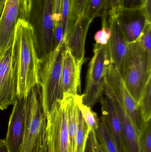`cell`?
Here are the masks:
<instances>
[{
	"label": "cell",
	"mask_w": 151,
	"mask_h": 152,
	"mask_svg": "<svg viewBox=\"0 0 151 152\" xmlns=\"http://www.w3.org/2000/svg\"><path fill=\"white\" fill-rule=\"evenodd\" d=\"M13 48L17 96L20 99L25 97L33 88L39 85L40 60L35 49L33 28L25 20L19 19L17 23Z\"/></svg>",
	"instance_id": "6da1fadb"
},
{
	"label": "cell",
	"mask_w": 151,
	"mask_h": 152,
	"mask_svg": "<svg viewBox=\"0 0 151 152\" xmlns=\"http://www.w3.org/2000/svg\"><path fill=\"white\" fill-rule=\"evenodd\" d=\"M26 20L33 28L36 53L41 59L55 49L53 0H27Z\"/></svg>",
	"instance_id": "7a4b0ae2"
},
{
	"label": "cell",
	"mask_w": 151,
	"mask_h": 152,
	"mask_svg": "<svg viewBox=\"0 0 151 152\" xmlns=\"http://www.w3.org/2000/svg\"><path fill=\"white\" fill-rule=\"evenodd\" d=\"M65 48L64 42L39 61V86L42 106L46 116L53 105L63 99L61 72Z\"/></svg>",
	"instance_id": "3957f363"
},
{
	"label": "cell",
	"mask_w": 151,
	"mask_h": 152,
	"mask_svg": "<svg viewBox=\"0 0 151 152\" xmlns=\"http://www.w3.org/2000/svg\"><path fill=\"white\" fill-rule=\"evenodd\" d=\"M24 112L25 134L20 152H39L45 141L47 120L39 85L33 88L25 97Z\"/></svg>",
	"instance_id": "277c9868"
},
{
	"label": "cell",
	"mask_w": 151,
	"mask_h": 152,
	"mask_svg": "<svg viewBox=\"0 0 151 152\" xmlns=\"http://www.w3.org/2000/svg\"><path fill=\"white\" fill-rule=\"evenodd\" d=\"M121 78L128 91L138 104L147 82L151 78V58L137 41L129 44L127 58Z\"/></svg>",
	"instance_id": "5b68a950"
},
{
	"label": "cell",
	"mask_w": 151,
	"mask_h": 152,
	"mask_svg": "<svg viewBox=\"0 0 151 152\" xmlns=\"http://www.w3.org/2000/svg\"><path fill=\"white\" fill-rule=\"evenodd\" d=\"M93 53L89 64L85 92L82 94L83 103L91 108L103 98L107 67L111 62L107 44L96 43Z\"/></svg>",
	"instance_id": "8992f818"
},
{
	"label": "cell",
	"mask_w": 151,
	"mask_h": 152,
	"mask_svg": "<svg viewBox=\"0 0 151 152\" xmlns=\"http://www.w3.org/2000/svg\"><path fill=\"white\" fill-rule=\"evenodd\" d=\"M47 117L46 137L51 152H69V134L64 103L57 102Z\"/></svg>",
	"instance_id": "52a82bcc"
},
{
	"label": "cell",
	"mask_w": 151,
	"mask_h": 152,
	"mask_svg": "<svg viewBox=\"0 0 151 152\" xmlns=\"http://www.w3.org/2000/svg\"><path fill=\"white\" fill-rule=\"evenodd\" d=\"M105 83L130 118L140 135L146 122L142 118L138 104L131 96L119 73L111 62L107 67Z\"/></svg>",
	"instance_id": "ba28073f"
},
{
	"label": "cell",
	"mask_w": 151,
	"mask_h": 152,
	"mask_svg": "<svg viewBox=\"0 0 151 152\" xmlns=\"http://www.w3.org/2000/svg\"><path fill=\"white\" fill-rule=\"evenodd\" d=\"M27 0H7L0 18V59L13 43L19 19L26 20Z\"/></svg>",
	"instance_id": "9c48e42d"
},
{
	"label": "cell",
	"mask_w": 151,
	"mask_h": 152,
	"mask_svg": "<svg viewBox=\"0 0 151 152\" xmlns=\"http://www.w3.org/2000/svg\"><path fill=\"white\" fill-rule=\"evenodd\" d=\"M17 99L13 44L0 59V110H6Z\"/></svg>",
	"instance_id": "30bf717a"
},
{
	"label": "cell",
	"mask_w": 151,
	"mask_h": 152,
	"mask_svg": "<svg viewBox=\"0 0 151 152\" xmlns=\"http://www.w3.org/2000/svg\"><path fill=\"white\" fill-rule=\"evenodd\" d=\"M114 13H108V24L111 36L107 44V49L111 63L121 77L124 74L127 58L129 43L119 26Z\"/></svg>",
	"instance_id": "8fae6325"
},
{
	"label": "cell",
	"mask_w": 151,
	"mask_h": 152,
	"mask_svg": "<svg viewBox=\"0 0 151 152\" xmlns=\"http://www.w3.org/2000/svg\"><path fill=\"white\" fill-rule=\"evenodd\" d=\"M24 101L25 97L17 98L13 104L4 139L9 152L21 151L25 131Z\"/></svg>",
	"instance_id": "7c38bea8"
},
{
	"label": "cell",
	"mask_w": 151,
	"mask_h": 152,
	"mask_svg": "<svg viewBox=\"0 0 151 152\" xmlns=\"http://www.w3.org/2000/svg\"><path fill=\"white\" fill-rule=\"evenodd\" d=\"M104 91L113 103L121 126L122 152H141L139 134L130 118L105 82Z\"/></svg>",
	"instance_id": "4fadbf2b"
},
{
	"label": "cell",
	"mask_w": 151,
	"mask_h": 152,
	"mask_svg": "<svg viewBox=\"0 0 151 152\" xmlns=\"http://www.w3.org/2000/svg\"><path fill=\"white\" fill-rule=\"evenodd\" d=\"M115 18L128 43L136 42L147 22L143 8L127 10L120 8Z\"/></svg>",
	"instance_id": "5bb4252c"
},
{
	"label": "cell",
	"mask_w": 151,
	"mask_h": 152,
	"mask_svg": "<svg viewBox=\"0 0 151 152\" xmlns=\"http://www.w3.org/2000/svg\"><path fill=\"white\" fill-rule=\"evenodd\" d=\"M83 63L75 60L69 50L65 48L61 72V86L63 96L81 94V72Z\"/></svg>",
	"instance_id": "9a60e30c"
},
{
	"label": "cell",
	"mask_w": 151,
	"mask_h": 152,
	"mask_svg": "<svg viewBox=\"0 0 151 152\" xmlns=\"http://www.w3.org/2000/svg\"><path fill=\"white\" fill-rule=\"evenodd\" d=\"M92 20L83 15L78 19L68 34L64 38L66 48L69 50L76 61L85 62V43Z\"/></svg>",
	"instance_id": "2e32d148"
},
{
	"label": "cell",
	"mask_w": 151,
	"mask_h": 152,
	"mask_svg": "<svg viewBox=\"0 0 151 152\" xmlns=\"http://www.w3.org/2000/svg\"><path fill=\"white\" fill-rule=\"evenodd\" d=\"M102 118L120 152H122L121 126L120 121L112 101L106 96L100 101Z\"/></svg>",
	"instance_id": "e0dca14e"
},
{
	"label": "cell",
	"mask_w": 151,
	"mask_h": 152,
	"mask_svg": "<svg viewBox=\"0 0 151 152\" xmlns=\"http://www.w3.org/2000/svg\"><path fill=\"white\" fill-rule=\"evenodd\" d=\"M81 95H66L63 96L65 106L69 134V152H75L76 136L79 123V101Z\"/></svg>",
	"instance_id": "ac0fdd59"
},
{
	"label": "cell",
	"mask_w": 151,
	"mask_h": 152,
	"mask_svg": "<svg viewBox=\"0 0 151 152\" xmlns=\"http://www.w3.org/2000/svg\"><path fill=\"white\" fill-rule=\"evenodd\" d=\"M99 143L105 152H120L102 117L99 118V125L96 132Z\"/></svg>",
	"instance_id": "d6986e66"
},
{
	"label": "cell",
	"mask_w": 151,
	"mask_h": 152,
	"mask_svg": "<svg viewBox=\"0 0 151 152\" xmlns=\"http://www.w3.org/2000/svg\"><path fill=\"white\" fill-rule=\"evenodd\" d=\"M151 78L147 82L138 104L142 118L145 122L151 120Z\"/></svg>",
	"instance_id": "ffe728a7"
},
{
	"label": "cell",
	"mask_w": 151,
	"mask_h": 152,
	"mask_svg": "<svg viewBox=\"0 0 151 152\" xmlns=\"http://www.w3.org/2000/svg\"><path fill=\"white\" fill-rule=\"evenodd\" d=\"M79 107L82 117L90 131L96 132L99 125V118L96 113L92 110L91 107L83 103L82 95H81L79 99Z\"/></svg>",
	"instance_id": "44dd1931"
},
{
	"label": "cell",
	"mask_w": 151,
	"mask_h": 152,
	"mask_svg": "<svg viewBox=\"0 0 151 152\" xmlns=\"http://www.w3.org/2000/svg\"><path fill=\"white\" fill-rule=\"evenodd\" d=\"M108 0H89L84 15L93 21L94 19L108 12Z\"/></svg>",
	"instance_id": "7402d4cb"
},
{
	"label": "cell",
	"mask_w": 151,
	"mask_h": 152,
	"mask_svg": "<svg viewBox=\"0 0 151 152\" xmlns=\"http://www.w3.org/2000/svg\"><path fill=\"white\" fill-rule=\"evenodd\" d=\"M90 132V130L86 124L79 110L75 152H85Z\"/></svg>",
	"instance_id": "603a6c76"
},
{
	"label": "cell",
	"mask_w": 151,
	"mask_h": 152,
	"mask_svg": "<svg viewBox=\"0 0 151 152\" xmlns=\"http://www.w3.org/2000/svg\"><path fill=\"white\" fill-rule=\"evenodd\" d=\"M88 1L89 0H71L70 27L68 33L77 20L84 15Z\"/></svg>",
	"instance_id": "cb8c5ba5"
},
{
	"label": "cell",
	"mask_w": 151,
	"mask_h": 152,
	"mask_svg": "<svg viewBox=\"0 0 151 152\" xmlns=\"http://www.w3.org/2000/svg\"><path fill=\"white\" fill-rule=\"evenodd\" d=\"M108 13H105L102 16V27L96 32L94 38L96 43L105 45L108 43L111 36V31L107 21Z\"/></svg>",
	"instance_id": "d4e9b609"
},
{
	"label": "cell",
	"mask_w": 151,
	"mask_h": 152,
	"mask_svg": "<svg viewBox=\"0 0 151 152\" xmlns=\"http://www.w3.org/2000/svg\"><path fill=\"white\" fill-rule=\"evenodd\" d=\"M139 142L141 152H151V120L146 122L139 135Z\"/></svg>",
	"instance_id": "484cf974"
},
{
	"label": "cell",
	"mask_w": 151,
	"mask_h": 152,
	"mask_svg": "<svg viewBox=\"0 0 151 152\" xmlns=\"http://www.w3.org/2000/svg\"><path fill=\"white\" fill-rule=\"evenodd\" d=\"M137 41L151 58V22L147 21L142 34Z\"/></svg>",
	"instance_id": "4316f807"
},
{
	"label": "cell",
	"mask_w": 151,
	"mask_h": 152,
	"mask_svg": "<svg viewBox=\"0 0 151 152\" xmlns=\"http://www.w3.org/2000/svg\"><path fill=\"white\" fill-rule=\"evenodd\" d=\"M71 0H62L61 22L64 28V37L67 34L70 27Z\"/></svg>",
	"instance_id": "83f0119b"
},
{
	"label": "cell",
	"mask_w": 151,
	"mask_h": 152,
	"mask_svg": "<svg viewBox=\"0 0 151 152\" xmlns=\"http://www.w3.org/2000/svg\"><path fill=\"white\" fill-rule=\"evenodd\" d=\"M147 0H118L121 9L136 10L143 8Z\"/></svg>",
	"instance_id": "f1b7e54d"
},
{
	"label": "cell",
	"mask_w": 151,
	"mask_h": 152,
	"mask_svg": "<svg viewBox=\"0 0 151 152\" xmlns=\"http://www.w3.org/2000/svg\"><path fill=\"white\" fill-rule=\"evenodd\" d=\"M54 39L55 48L64 42V28L61 21L55 23Z\"/></svg>",
	"instance_id": "f546056e"
},
{
	"label": "cell",
	"mask_w": 151,
	"mask_h": 152,
	"mask_svg": "<svg viewBox=\"0 0 151 152\" xmlns=\"http://www.w3.org/2000/svg\"><path fill=\"white\" fill-rule=\"evenodd\" d=\"M97 138L95 131H90L87 141L85 152H95V143Z\"/></svg>",
	"instance_id": "4dcf8cb0"
},
{
	"label": "cell",
	"mask_w": 151,
	"mask_h": 152,
	"mask_svg": "<svg viewBox=\"0 0 151 152\" xmlns=\"http://www.w3.org/2000/svg\"><path fill=\"white\" fill-rule=\"evenodd\" d=\"M62 0H53L54 2V20L55 23L61 21Z\"/></svg>",
	"instance_id": "1f68e13d"
},
{
	"label": "cell",
	"mask_w": 151,
	"mask_h": 152,
	"mask_svg": "<svg viewBox=\"0 0 151 152\" xmlns=\"http://www.w3.org/2000/svg\"><path fill=\"white\" fill-rule=\"evenodd\" d=\"M151 0H147L143 9L148 22H151Z\"/></svg>",
	"instance_id": "d6a6232c"
},
{
	"label": "cell",
	"mask_w": 151,
	"mask_h": 152,
	"mask_svg": "<svg viewBox=\"0 0 151 152\" xmlns=\"http://www.w3.org/2000/svg\"><path fill=\"white\" fill-rule=\"evenodd\" d=\"M108 13L115 12L120 9L118 0H108Z\"/></svg>",
	"instance_id": "836d02e7"
},
{
	"label": "cell",
	"mask_w": 151,
	"mask_h": 152,
	"mask_svg": "<svg viewBox=\"0 0 151 152\" xmlns=\"http://www.w3.org/2000/svg\"><path fill=\"white\" fill-rule=\"evenodd\" d=\"M41 152H51L46 136H45V141H44V144H43V146Z\"/></svg>",
	"instance_id": "e575fe53"
},
{
	"label": "cell",
	"mask_w": 151,
	"mask_h": 152,
	"mask_svg": "<svg viewBox=\"0 0 151 152\" xmlns=\"http://www.w3.org/2000/svg\"><path fill=\"white\" fill-rule=\"evenodd\" d=\"M0 152H9L4 139H2L1 142L0 143Z\"/></svg>",
	"instance_id": "d590c367"
},
{
	"label": "cell",
	"mask_w": 151,
	"mask_h": 152,
	"mask_svg": "<svg viewBox=\"0 0 151 152\" xmlns=\"http://www.w3.org/2000/svg\"><path fill=\"white\" fill-rule=\"evenodd\" d=\"M95 152H105L99 143L97 138L96 140L95 143Z\"/></svg>",
	"instance_id": "8d00e7d4"
},
{
	"label": "cell",
	"mask_w": 151,
	"mask_h": 152,
	"mask_svg": "<svg viewBox=\"0 0 151 152\" xmlns=\"http://www.w3.org/2000/svg\"><path fill=\"white\" fill-rule=\"evenodd\" d=\"M7 0H0V18L4 10Z\"/></svg>",
	"instance_id": "74e56055"
},
{
	"label": "cell",
	"mask_w": 151,
	"mask_h": 152,
	"mask_svg": "<svg viewBox=\"0 0 151 152\" xmlns=\"http://www.w3.org/2000/svg\"><path fill=\"white\" fill-rule=\"evenodd\" d=\"M2 140V139H0V143H1V142Z\"/></svg>",
	"instance_id": "f35d334b"
},
{
	"label": "cell",
	"mask_w": 151,
	"mask_h": 152,
	"mask_svg": "<svg viewBox=\"0 0 151 152\" xmlns=\"http://www.w3.org/2000/svg\"><path fill=\"white\" fill-rule=\"evenodd\" d=\"M42 148H43V147H42ZM42 149H41V150H42ZM41 151H40V152H41Z\"/></svg>",
	"instance_id": "ab89813d"
}]
</instances>
